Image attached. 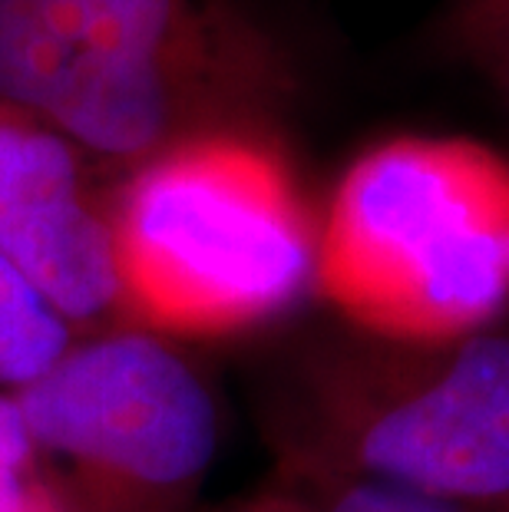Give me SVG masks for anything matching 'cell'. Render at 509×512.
Segmentation results:
<instances>
[{
	"mask_svg": "<svg viewBox=\"0 0 509 512\" xmlns=\"http://www.w3.org/2000/svg\"><path fill=\"white\" fill-rule=\"evenodd\" d=\"M291 86L238 0H0V103L133 166L262 133Z\"/></svg>",
	"mask_w": 509,
	"mask_h": 512,
	"instance_id": "6da1fadb",
	"label": "cell"
},
{
	"mask_svg": "<svg viewBox=\"0 0 509 512\" xmlns=\"http://www.w3.org/2000/svg\"><path fill=\"white\" fill-rule=\"evenodd\" d=\"M314 291L384 341L496 328L509 308V159L467 136L367 149L318 225Z\"/></svg>",
	"mask_w": 509,
	"mask_h": 512,
	"instance_id": "7a4b0ae2",
	"label": "cell"
},
{
	"mask_svg": "<svg viewBox=\"0 0 509 512\" xmlns=\"http://www.w3.org/2000/svg\"><path fill=\"white\" fill-rule=\"evenodd\" d=\"M113 235L119 314L146 334H242L314 288L318 222L262 133L202 136L136 166Z\"/></svg>",
	"mask_w": 509,
	"mask_h": 512,
	"instance_id": "3957f363",
	"label": "cell"
},
{
	"mask_svg": "<svg viewBox=\"0 0 509 512\" xmlns=\"http://www.w3.org/2000/svg\"><path fill=\"white\" fill-rule=\"evenodd\" d=\"M281 440L285 470L509 503V331L314 347Z\"/></svg>",
	"mask_w": 509,
	"mask_h": 512,
	"instance_id": "277c9868",
	"label": "cell"
},
{
	"mask_svg": "<svg viewBox=\"0 0 509 512\" xmlns=\"http://www.w3.org/2000/svg\"><path fill=\"white\" fill-rule=\"evenodd\" d=\"M14 400L37 450L73 463L83 512H172L219 440L199 374L146 331L70 347Z\"/></svg>",
	"mask_w": 509,
	"mask_h": 512,
	"instance_id": "5b68a950",
	"label": "cell"
},
{
	"mask_svg": "<svg viewBox=\"0 0 509 512\" xmlns=\"http://www.w3.org/2000/svg\"><path fill=\"white\" fill-rule=\"evenodd\" d=\"M0 252L67 324L119 311L113 209L70 139L0 103Z\"/></svg>",
	"mask_w": 509,
	"mask_h": 512,
	"instance_id": "8992f818",
	"label": "cell"
},
{
	"mask_svg": "<svg viewBox=\"0 0 509 512\" xmlns=\"http://www.w3.org/2000/svg\"><path fill=\"white\" fill-rule=\"evenodd\" d=\"M70 351V324L0 252V384L24 390Z\"/></svg>",
	"mask_w": 509,
	"mask_h": 512,
	"instance_id": "52a82bcc",
	"label": "cell"
},
{
	"mask_svg": "<svg viewBox=\"0 0 509 512\" xmlns=\"http://www.w3.org/2000/svg\"><path fill=\"white\" fill-rule=\"evenodd\" d=\"M285 476V486L295 489L311 512H509V503H467L374 479L308 470H285Z\"/></svg>",
	"mask_w": 509,
	"mask_h": 512,
	"instance_id": "ba28073f",
	"label": "cell"
},
{
	"mask_svg": "<svg viewBox=\"0 0 509 512\" xmlns=\"http://www.w3.org/2000/svg\"><path fill=\"white\" fill-rule=\"evenodd\" d=\"M447 40L480 67H509V0H457Z\"/></svg>",
	"mask_w": 509,
	"mask_h": 512,
	"instance_id": "9c48e42d",
	"label": "cell"
},
{
	"mask_svg": "<svg viewBox=\"0 0 509 512\" xmlns=\"http://www.w3.org/2000/svg\"><path fill=\"white\" fill-rule=\"evenodd\" d=\"M37 443L14 397L0 394V512H20L43 483L37 473Z\"/></svg>",
	"mask_w": 509,
	"mask_h": 512,
	"instance_id": "30bf717a",
	"label": "cell"
},
{
	"mask_svg": "<svg viewBox=\"0 0 509 512\" xmlns=\"http://www.w3.org/2000/svg\"><path fill=\"white\" fill-rule=\"evenodd\" d=\"M238 512H311L305 506V499H301L295 489H272V493L252 499L248 506H242Z\"/></svg>",
	"mask_w": 509,
	"mask_h": 512,
	"instance_id": "8fae6325",
	"label": "cell"
},
{
	"mask_svg": "<svg viewBox=\"0 0 509 512\" xmlns=\"http://www.w3.org/2000/svg\"><path fill=\"white\" fill-rule=\"evenodd\" d=\"M20 512H83V509L73 503L70 496H63L57 486L40 483L34 493H30V499H27Z\"/></svg>",
	"mask_w": 509,
	"mask_h": 512,
	"instance_id": "7c38bea8",
	"label": "cell"
}]
</instances>
